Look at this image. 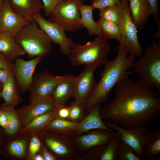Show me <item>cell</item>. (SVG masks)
<instances>
[{
  "label": "cell",
  "mask_w": 160,
  "mask_h": 160,
  "mask_svg": "<svg viewBox=\"0 0 160 160\" xmlns=\"http://www.w3.org/2000/svg\"><path fill=\"white\" fill-rule=\"evenodd\" d=\"M113 99L101 111V119L130 129L146 126L160 116V92L139 79L131 80L126 74L115 85Z\"/></svg>",
  "instance_id": "cell-1"
},
{
  "label": "cell",
  "mask_w": 160,
  "mask_h": 160,
  "mask_svg": "<svg viewBox=\"0 0 160 160\" xmlns=\"http://www.w3.org/2000/svg\"><path fill=\"white\" fill-rule=\"evenodd\" d=\"M117 55L113 60H107L100 72V79L89 99L82 106L88 114L95 105L105 103L109 95L117 82L133 67L136 56L123 48L119 43L116 46Z\"/></svg>",
  "instance_id": "cell-2"
},
{
  "label": "cell",
  "mask_w": 160,
  "mask_h": 160,
  "mask_svg": "<svg viewBox=\"0 0 160 160\" xmlns=\"http://www.w3.org/2000/svg\"><path fill=\"white\" fill-rule=\"evenodd\" d=\"M111 46L103 33L97 36L93 41L81 45L74 43L71 47L70 60L74 66L93 65L97 67L104 65L107 60Z\"/></svg>",
  "instance_id": "cell-3"
},
{
  "label": "cell",
  "mask_w": 160,
  "mask_h": 160,
  "mask_svg": "<svg viewBox=\"0 0 160 160\" xmlns=\"http://www.w3.org/2000/svg\"><path fill=\"white\" fill-rule=\"evenodd\" d=\"M14 38L30 59L44 57L51 51L52 41L34 21L28 22Z\"/></svg>",
  "instance_id": "cell-4"
},
{
  "label": "cell",
  "mask_w": 160,
  "mask_h": 160,
  "mask_svg": "<svg viewBox=\"0 0 160 160\" xmlns=\"http://www.w3.org/2000/svg\"><path fill=\"white\" fill-rule=\"evenodd\" d=\"M134 71L140 79L153 85L160 92V41L153 37L152 44L135 63Z\"/></svg>",
  "instance_id": "cell-5"
},
{
  "label": "cell",
  "mask_w": 160,
  "mask_h": 160,
  "mask_svg": "<svg viewBox=\"0 0 160 160\" xmlns=\"http://www.w3.org/2000/svg\"><path fill=\"white\" fill-rule=\"evenodd\" d=\"M128 2L127 0H119L118 4L120 14L118 25L121 39L120 44L129 53L140 57L143 50L138 40L137 29L132 19Z\"/></svg>",
  "instance_id": "cell-6"
},
{
  "label": "cell",
  "mask_w": 160,
  "mask_h": 160,
  "mask_svg": "<svg viewBox=\"0 0 160 160\" xmlns=\"http://www.w3.org/2000/svg\"><path fill=\"white\" fill-rule=\"evenodd\" d=\"M84 0L62 1L48 17V20L57 24L65 31L74 32L84 28L81 23L80 8Z\"/></svg>",
  "instance_id": "cell-7"
},
{
  "label": "cell",
  "mask_w": 160,
  "mask_h": 160,
  "mask_svg": "<svg viewBox=\"0 0 160 160\" xmlns=\"http://www.w3.org/2000/svg\"><path fill=\"white\" fill-rule=\"evenodd\" d=\"M39 134L43 145L60 160H78L80 156L71 137L57 134L47 130Z\"/></svg>",
  "instance_id": "cell-8"
},
{
  "label": "cell",
  "mask_w": 160,
  "mask_h": 160,
  "mask_svg": "<svg viewBox=\"0 0 160 160\" xmlns=\"http://www.w3.org/2000/svg\"><path fill=\"white\" fill-rule=\"evenodd\" d=\"M108 128L120 134L121 142L130 146L142 159L150 131L146 126H140L130 129L122 128L116 124L103 121Z\"/></svg>",
  "instance_id": "cell-9"
},
{
  "label": "cell",
  "mask_w": 160,
  "mask_h": 160,
  "mask_svg": "<svg viewBox=\"0 0 160 160\" xmlns=\"http://www.w3.org/2000/svg\"><path fill=\"white\" fill-rule=\"evenodd\" d=\"M59 77V76H55L46 70L33 75L28 90L30 102L50 97Z\"/></svg>",
  "instance_id": "cell-10"
},
{
  "label": "cell",
  "mask_w": 160,
  "mask_h": 160,
  "mask_svg": "<svg viewBox=\"0 0 160 160\" xmlns=\"http://www.w3.org/2000/svg\"><path fill=\"white\" fill-rule=\"evenodd\" d=\"M97 67L86 65L84 70L76 77L72 97L78 105L82 106L89 99L96 87L94 72Z\"/></svg>",
  "instance_id": "cell-11"
},
{
  "label": "cell",
  "mask_w": 160,
  "mask_h": 160,
  "mask_svg": "<svg viewBox=\"0 0 160 160\" xmlns=\"http://www.w3.org/2000/svg\"><path fill=\"white\" fill-rule=\"evenodd\" d=\"M33 18L51 41L60 45L62 54L69 56L71 47L74 43L67 36L64 29L57 24L46 20L40 13L34 15Z\"/></svg>",
  "instance_id": "cell-12"
},
{
  "label": "cell",
  "mask_w": 160,
  "mask_h": 160,
  "mask_svg": "<svg viewBox=\"0 0 160 160\" xmlns=\"http://www.w3.org/2000/svg\"><path fill=\"white\" fill-rule=\"evenodd\" d=\"M31 132L20 133L7 136L0 148V155L6 159L26 160Z\"/></svg>",
  "instance_id": "cell-13"
},
{
  "label": "cell",
  "mask_w": 160,
  "mask_h": 160,
  "mask_svg": "<svg viewBox=\"0 0 160 160\" xmlns=\"http://www.w3.org/2000/svg\"><path fill=\"white\" fill-rule=\"evenodd\" d=\"M43 58V56H39L25 60L18 57L15 60L13 71L17 84L21 93L23 94L28 91L36 68Z\"/></svg>",
  "instance_id": "cell-14"
},
{
  "label": "cell",
  "mask_w": 160,
  "mask_h": 160,
  "mask_svg": "<svg viewBox=\"0 0 160 160\" xmlns=\"http://www.w3.org/2000/svg\"><path fill=\"white\" fill-rule=\"evenodd\" d=\"M114 131L102 129H93L71 136L72 140L80 156L92 147L106 145L113 136Z\"/></svg>",
  "instance_id": "cell-15"
},
{
  "label": "cell",
  "mask_w": 160,
  "mask_h": 160,
  "mask_svg": "<svg viewBox=\"0 0 160 160\" xmlns=\"http://www.w3.org/2000/svg\"><path fill=\"white\" fill-rule=\"evenodd\" d=\"M28 22L13 10L9 0H3L0 10V31L8 32L14 37Z\"/></svg>",
  "instance_id": "cell-16"
},
{
  "label": "cell",
  "mask_w": 160,
  "mask_h": 160,
  "mask_svg": "<svg viewBox=\"0 0 160 160\" xmlns=\"http://www.w3.org/2000/svg\"><path fill=\"white\" fill-rule=\"evenodd\" d=\"M55 104L49 97L30 102L16 110L20 123L23 127L37 116L53 110Z\"/></svg>",
  "instance_id": "cell-17"
},
{
  "label": "cell",
  "mask_w": 160,
  "mask_h": 160,
  "mask_svg": "<svg viewBox=\"0 0 160 160\" xmlns=\"http://www.w3.org/2000/svg\"><path fill=\"white\" fill-rule=\"evenodd\" d=\"M76 77L69 74L59 76L50 97L55 104H65L72 97Z\"/></svg>",
  "instance_id": "cell-18"
},
{
  "label": "cell",
  "mask_w": 160,
  "mask_h": 160,
  "mask_svg": "<svg viewBox=\"0 0 160 160\" xmlns=\"http://www.w3.org/2000/svg\"><path fill=\"white\" fill-rule=\"evenodd\" d=\"M102 108L101 104L95 105L84 119L79 123L78 135L93 129H102L111 131L114 130L107 127L104 122L100 115Z\"/></svg>",
  "instance_id": "cell-19"
},
{
  "label": "cell",
  "mask_w": 160,
  "mask_h": 160,
  "mask_svg": "<svg viewBox=\"0 0 160 160\" xmlns=\"http://www.w3.org/2000/svg\"><path fill=\"white\" fill-rule=\"evenodd\" d=\"M11 7L28 22L34 21L35 15L40 13L43 6L41 0H9Z\"/></svg>",
  "instance_id": "cell-20"
},
{
  "label": "cell",
  "mask_w": 160,
  "mask_h": 160,
  "mask_svg": "<svg viewBox=\"0 0 160 160\" xmlns=\"http://www.w3.org/2000/svg\"><path fill=\"white\" fill-rule=\"evenodd\" d=\"M131 16L137 29H143L151 15L147 0H129Z\"/></svg>",
  "instance_id": "cell-21"
},
{
  "label": "cell",
  "mask_w": 160,
  "mask_h": 160,
  "mask_svg": "<svg viewBox=\"0 0 160 160\" xmlns=\"http://www.w3.org/2000/svg\"><path fill=\"white\" fill-rule=\"evenodd\" d=\"M0 52L13 63L20 56L26 54L14 38L6 31H0Z\"/></svg>",
  "instance_id": "cell-22"
},
{
  "label": "cell",
  "mask_w": 160,
  "mask_h": 160,
  "mask_svg": "<svg viewBox=\"0 0 160 160\" xmlns=\"http://www.w3.org/2000/svg\"><path fill=\"white\" fill-rule=\"evenodd\" d=\"M0 97L4 100L5 105L14 106L18 105L23 101L17 84L13 73L2 86Z\"/></svg>",
  "instance_id": "cell-23"
},
{
  "label": "cell",
  "mask_w": 160,
  "mask_h": 160,
  "mask_svg": "<svg viewBox=\"0 0 160 160\" xmlns=\"http://www.w3.org/2000/svg\"><path fill=\"white\" fill-rule=\"evenodd\" d=\"M79 123L56 117L45 130L57 134L71 137L77 133Z\"/></svg>",
  "instance_id": "cell-24"
},
{
  "label": "cell",
  "mask_w": 160,
  "mask_h": 160,
  "mask_svg": "<svg viewBox=\"0 0 160 160\" xmlns=\"http://www.w3.org/2000/svg\"><path fill=\"white\" fill-rule=\"evenodd\" d=\"M56 116L54 109L50 111L39 115L23 127L21 132H36L39 133L45 129Z\"/></svg>",
  "instance_id": "cell-25"
},
{
  "label": "cell",
  "mask_w": 160,
  "mask_h": 160,
  "mask_svg": "<svg viewBox=\"0 0 160 160\" xmlns=\"http://www.w3.org/2000/svg\"><path fill=\"white\" fill-rule=\"evenodd\" d=\"M4 110L7 117V122L4 129L7 136H12L21 133L23 127L14 106L11 105H0Z\"/></svg>",
  "instance_id": "cell-26"
},
{
  "label": "cell",
  "mask_w": 160,
  "mask_h": 160,
  "mask_svg": "<svg viewBox=\"0 0 160 160\" xmlns=\"http://www.w3.org/2000/svg\"><path fill=\"white\" fill-rule=\"evenodd\" d=\"M94 8L91 5L82 4L80 8L81 23L88 31L89 36L99 35L102 33L100 27L93 18Z\"/></svg>",
  "instance_id": "cell-27"
},
{
  "label": "cell",
  "mask_w": 160,
  "mask_h": 160,
  "mask_svg": "<svg viewBox=\"0 0 160 160\" xmlns=\"http://www.w3.org/2000/svg\"><path fill=\"white\" fill-rule=\"evenodd\" d=\"M160 153V129L150 132L143 159L152 160Z\"/></svg>",
  "instance_id": "cell-28"
},
{
  "label": "cell",
  "mask_w": 160,
  "mask_h": 160,
  "mask_svg": "<svg viewBox=\"0 0 160 160\" xmlns=\"http://www.w3.org/2000/svg\"><path fill=\"white\" fill-rule=\"evenodd\" d=\"M121 142L120 134L115 131L113 136L105 145L98 160H117V146Z\"/></svg>",
  "instance_id": "cell-29"
},
{
  "label": "cell",
  "mask_w": 160,
  "mask_h": 160,
  "mask_svg": "<svg viewBox=\"0 0 160 160\" xmlns=\"http://www.w3.org/2000/svg\"><path fill=\"white\" fill-rule=\"evenodd\" d=\"M96 22L100 27L102 33L108 39H115L121 43V37L118 25L100 18Z\"/></svg>",
  "instance_id": "cell-30"
},
{
  "label": "cell",
  "mask_w": 160,
  "mask_h": 160,
  "mask_svg": "<svg viewBox=\"0 0 160 160\" xmlns=\"http://www.w3.org/2000/svg\"><path fill=\"white\" fill-rule=\"evenodd\" d=\"M117 155L118 160L142 159L130 146L122 142L118 145Z\"/></svg>",
  "instance_id": "cell-31"
},
{
  "label": "cell",
  "mask_w": 160,
  "mask_h": 160,
  "mask_svg": "<svg viewBox=\"0 0 160 160\" xmlns=\"http://www.w3.org/2000/svg\"><path fill=\"white\" fill-rule=\"evenodd\" d=\"M118 4L99 9L100 18L118 25L120 14Z\"/></svg>",
  "instance_id": "cell-32"
},
{
  "label": "cell",
  "mask_w": 160,
  "mask_h": 160,
  "mask_svg": "<svg viewBox=\"0 0 160 160\" xmlns=\"http://www.w3.org/2000/svg\"><path fill=\"white\" fill-rule=\"evenodd\" d=\"M43 145L40 134L36 132H31L27 154L26 160H31L32 157L39 152Z\"/></svg>",
  "instance_id": "cell-33"
},
{
  "label": "cell",
  "mask_w": 160,
  "mask_h": 160,
  "mask_svg": "<svg viewBox=\"0 0 160 160\" xmlns=\"http://www.w3.org/2000/svg\"><path fill=\"white\" fill-rule=\"evenodd\" d=\"M68 106L70 109L69 116L67 119L68 120L79 122L87 115L82 106L74 101H71Z\"/></svg>",
  "instance_id": "cell-34"
},
{
  "label": "cell",
  "mask_w": 160,
  "mask_h": 160,
  "mask_svg": "<svg viewBox=\"0 0 160 160\" xmlns=\"http://www.w3.org/2000/svg\"><path fill=\"white\" fill-rule=\"evenodd\" d=\"M105 146V145H102L91 147L81 155L78 160H98Z\"/></svg>",
  "instance_id": "cell-35"
},
{
  "label": "cell",
  "mask_w": 160,
  "mask_h": 160,
  "mask_svg": "<svg viewBox=\"0 0 160 160\" xmlns=\"http://www.w3.org/2000/svg\"><path fill=\"white\" fill-rule=\"evenodd\" d=\"M45 16L48 17L56 7L63 1L62 0H41Z\"/></svg>",
  "instance_id": "cell-36"
},
{
  "label": "cell",
  "mask_w": 160,
  "mask_h": 160,
  "mask_svg": "<svg viewBox=\"0 0 160 160\" xmlns=\"http://www.w3.org/2000/svg\"><path fill=\"white\" fill-rule=\"evenodd\" d=\"M54 110L57 117L65 119H68L70 114V109L69 106L65 104H56Z\"/></svg>",
  "instance_id": "cell-37"
},
{
  "label": "cell",
  "mask_w": 160,
  "mask_h": 160,
  "mask_svg": "<svg viewBox=\"0 0 160 160\" xmlns=\"http://www.w3.org/2000/svg\"><path fill=\"white\" fill-rule=\"evenodd\" d=\"M119 0H93L91 5L94 9H99L117 5Z\"/></svg>",
  "instance_id": "cell-38"
},
{
  "label": "cell",
  "mask_w": 160,
  "mask_h": 160,
  "mask_svg": "<svg viewBox=\"0 0 160 160\" xmlns=\"http://www.w3.org/2000/svg\"><path fill=\"white\" fill-rule=\"evenodd\" d=\"M13 63L4 54L0 52V69H12Z\"/></svg>",
  "instance_id": "cell-39"
},
{
  "label": "cell",
  "mask_w": 160,
  "mask_h": 160,
  "mask_svg": "<svg viewBox=\"0 0 160 160\" xmlns=\"http://www.w3.org/2000/svg\"><path fill=\"white\" fill-rule=\"evenodd\" d=\"M44 160H60V159L47 149L43 144L40 151Z\"/></svg>",
  "instance_id": "cell-40"
},
{
  "label": "cell",
  "mask_w": 160,
  "mask_h": 160,
  "mask_svg": "<svg viewBox=\"0 0 160 160\" xmlns=\"http://www.w3.org/2000/svg\"><path fill=\"white\" fill-rule=\"evenodd\" d=\"M13 73V69H0V83L2 86L6 83Z\"/></svg>",
  "instance_id": "cell-41"
},
{
  "label": "cell",
  "mask_w": 160,
  "mask_h": 160,
  "mask_svg": "<svg viewBox=\"0 0 160 160\" xmlns=\"http://www.w3.org/2000/svg\"><path fill=\"white\" fill-rule=\"evenodd\" d=\"M150 5L151 15L155 17L154 18L159 19V0H147Z\"/></svg>",
  "instance_id": "cell-42"
},
{
  "label": "cell",
  "mask_w": 160,
  "mask_h": 160,
  "mask_svg": "<svg viewBox=\"0 0 160 160\" xmlns=\"http://www.w3.org/2000/svg\"><path fill=\"white\" fill-rule=\"evenodd\" d=\"M7 122V117L4 110L0 106V126L4 129Z\"/></svg>",
  "instance_id": "cell-43"
},
{
  "label": "cell",
  "mask_w": 160,
  "mask_h": 160,
  "mask_svg": "<svg viewBox=\"0 0 160 160\" xmlns=\"http://www.w3.org/2000/svg\"><path fill=\"white\" fill-rule=\"evenodd\" d=\"M6 136L4 128L0 126V148Z\"/></svg>",
  "instance_id": "cell-44"
},
{
  "label": "cell",
  "mask_w": 160,
  "mask_h": 160,
  "mask_svg": "<svg viewBox=\"0 0 160 160\" xmlns=\"http://www.w3.org/2000/svg\"><path fill=\"white\" fill-rule=\"evenodd\" d=\"M31 160H44V158L40 151L34 155Z\"/></svg>",
  "instance_id": "cell-45"
},
{
  "label": "cell",
  "mask_w": 160,
  "mask_h": 160,
  "mask_svg": "<svg viewBox=\"0 0 160 160\" xmlns=\"http://www.w3.org/2000/svg\"><path fill=\"white\" fill-rule=\"evenodd\" d=\"M3 0H0V10L1 7Z\"/></svg>",
  "instance_id": "cell-46"
},
{
  "label": "cell",
  "mask_w": 160,
  "mask_h": 160,
  "mask_svg": "<svg viewBox=\"0 0 160 160\" xmlns=\"http://www.w3.org/2000/svg\"><path fill=\"white\" fill-rule=\"evenodd\" d=\"M2 86L0 83V94L1 92V90H2ZM0 98H1L0 97Z\"/></svg>",
  "instance_id": "cell-47"
},
{
  "label": "cell",
  "mask_w": 160,
  "mask_h": 160,
  "mask_svg": "<svg viewBox=\"0 0 160 160\" xmlns=\"http://www.w3.org/2000/svg\"><path fill=\"white\" fill-rule=\"evenodd\" d=\"M63 1H67L68 0H62Z\"/></svg>",
  "instance_id": "cell-48"
},
{
  "label": "cell",
  "mask_w": 160,
  "mask_h": 160,
  "mask_svg": "<svg viewBox=\"0 0 160 160\" xmlns=\"http://www.w3.org/2000/svg\"><path fill=\"white\" fill-rule=\"evenodd\" d=\"M127 1H129V0H127Z\"/></svg>",
  "instance_id": "cell-49"
}]
</instances>
